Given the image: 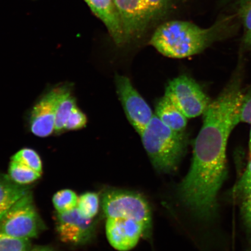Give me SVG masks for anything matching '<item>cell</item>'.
I'll return each mask as SVG.
<instances>
[{
    "mask_svg": "<svg viewBox=\"0 0 251 251\" xmlns=\"http://www.w3.org/2000/svg\"><path fill=\"white\" fill-rule=\"evenodd\" d=\"M243 96L240 81L235 78L203 113L202 126L194 141L192 164L186 175L194 187L213 190L224 183L228 139L240 122Z\"/></svg>",
    "mask_w": 251,
    "mask_h": 251,
    "instance_id": "obj_1",
    "label": "cell"
},
{
    "mask_svg": "<svg viewBox=\"0 0 251 251\" xmlns=\"http://www.w3.org/2000/svg\"><path fill=\"white\" fill-rule=\"evenodd\" d=\"M229 19H224L208 29L190 22L171 21L160 25L149 44L163 55L181 59L200 54L224 37Z\"/></svg>",
    "mask_w": 251,
    "mask_h": 251,
    "instance_id": "obj_2",
    "label": "cell"
},
{
    "mask_svg": "<svg viewBox=\"0 0 251 251\" xmlns=\"http://www.w3.org/2000/svg\"><path fill=\"white\" fill-rule=\"evenodd\" d=\"M140 136L144 149L157 171L164 174L176 171L187 150L186 133L172 130L154 114Z\"/></svg>",
    "mask_w": 251,
    "mask_h": 251,
    "instance_id": "obj_3",
    "label": "cell"
},
{
    "mask_svg": "<svg viewBox=\"0 0 251 251\" xmlns=\"http://www.w3.org/2000/svg\"><path fill=\"white\" fill-rule=\"evenodd\" d=\"M101 205L106 219L134 220L151 233V211L147 201L139 194L122 190H107L103 194Z\"/></svg>",
    "mask_w": 251,
    "mask_h": 251,
    "instance_id": "obj_4",
    "label": "cell"
},
{
    "mask_svg": "<svg viewBox=\"0 0 251 251\" xmlns=\"http://www.w3.org/2000/svg\"><path fill=\"white\" fill-rule=\"evenodd\" d=\"M165 96L188 119L203 114L211 103L199 84L186 75H180L169 81L166 87Z\"/></svg>",
    "mask_w": 251,
    "mask_h": 251,
    "instance_id": "obj_5",
    "label": "cell"
},
{
    "mask_svg": "<svg viewBox=\"0 0 251 251\" xmlns=\"http://www.w3.org/2000/svg\"><path fill=\"white\" fill-rule=\"evenodd\" d=\"M40 225L32 197L28 193L18 201L0 221V233L15 238L30 239L38 234Z\"/></svg>",
    "mask_w": 251,
    "mask_h": 251,
    "instance_id": "obj_6",
    "label": "cell"
},
{
    "mask_svg": "<svg viewBox=\"0 0 251 251\" xmlns=\"http://www.w3.org/2000/svg\"><path fill=\"white\" fill-rule=\"evenodd\" d=\"M118 95L126 116L139 135L154 116L150 105L135 89L130 80L124 75L115 76Z\"/></svg>",
    "mask_w": 251,
    "mask_h": 251,
    "instance_id": "obj_7",
    "label": "cell"
},
{
    "mask_svg": "<svg viewBox=\"0 0 251 251\" xmlns=\"http://www.w3.org/2000/svg\"><path fill=\"white\" fill-rule=\"evenodd\" d=\"M70 85L56 87L45 94L33 106L29 119L31 132L45 138L54 133L56 108L66 94L71 91Z\"/></svg>",
    "mask_w": 251,
    "mask_h": 251,
    "instance_id": "obj_8",
    "label": "cell"
},
{
    "mask_svg": "<svg viewBox=\"0 0 251 251\" xmlns=\"http://www.w3.org/2000/svg\"><path fill=\"white\" fill-rule=\"evenodd\" d=\"M56 229L62 242L71 244L87 243L94 236L96 223L93 219L83 217L77 208L63 213H56Z\"/></svg>",
    "mask_w": 251,
    "mask_h": 251,
    "instance_id": "obj_9",
    "label": "cell"
},
{
    "mask_svg": "<svg viewBox=\"0 0 251 251\" xmlns=\"http://www.w3.org/2000/svg\"><path fill=\"white\" fill-rule=\"evenodd\" d=\"M105 230L109 243L119 251L133 249L141 237L151 234L140 223L121 218L106 219Z\"/></svg>",
    "mask_w": 251,
    "mask_h": 251,
    "instance_id": "obj_10",
    "label": "cell"
},
{
    "mask_svg": "<svg viewBox=\"0 0 251 251\" xmlns=\"http://www.w3.org/2000/svg\"><path fill=\"white\" fill-rule=\"evenodd\" d=\"M124 31L125 43L139 37L149 23L144 0H114Z\"/></svg>",
    "mask_w": 251,
    "mask_h": 251,
    "instance_id": "obj_11",
    "label": "cell"
},
{
    "mask_svg": "<svg viewBox=\"0 0 251 251\" xmlns=\"http://www.w3.org/2000/svg\"><path fill=\"white\" fill-rule=\"evenodd\" d=\"M93 13L105 24L116 45L125 43L124 31L114 0H84Z\"/></svg>",
    "mask_w": 251,
    "mask_h": 251,
    "instance_id": "obj_12",
    "label": "cell"
},
{
    "mask_svg": "<svg viewBox=\"0 0 251 251\" xmlns=\"http://www.w3.org/2000/svg\"><path fill=\"white\" fill-rule=\"evenodd\" d=\"M155 115L172 130L185 132L188 118L167 97L164 96L157 102Z\"/></svg>",
    "mask_w": 251,
    "mask_h": 251,
    "instance_id": "obj_13",
    "label": "cell"
},
{
    "mask_svg": "<svg viewBox=\"0 0 251 251\" xmlns=\"http://www.w3.org/2000/svg\"><path fill=\"white\" fill-rule=\"evenodd\" d=\"M28 187L0 181V221L18 201L29 193Z\"/></svg>",
    "mask_w": 251,
    "mask_h": 251,
    "instance_id": "obj_14",
    "label": "cell"
},
{
    "mask_svg": "<svg viewBox=\"0 0 251 251\" xmlns=\"http://www.w3.org/2000/svg\"><path fill=\"white\" fill-rule=\"evenodd\" d=\"M77 106L76 99L72 95L71 91L62 97L56 110L55 119V133L60 134L65 131V126L71 113Z\"/></svg>",
    "mask_w": 251,
    "mask_h": 251,
    "instance_id": "obj_15",
    "label": "cell"
},
{
    "mask_svg": "<svg viewBox=\"0 0 251 251\" xmlns=\"http://www.w3.org/2000/svg\"><path fill=\"white\" fill-rule=\"evenodd\" d=\"M9 176L14 183L25 185L33 183L40 178L42 174L20 163L11 161L9 167Z\"/></svg>",
    "mask_w": 251,
    "mask_h": 251,
    "instance_id": "obj_16",
    "label": "cell"
},
{
    "mask_svg": "<svg viewBox=\"0 0 251 251\" xmlns=\"http://www.w3.org/2000/svg\"><path fill=\"white\" fill-rule=\"evenodd\" d=\"M99 206V196L96 193H85L78 197L76 208L84 218L92 219L95 217L98 213Z\"/></svg>",
    "mask_w": 251,
    "mask_h": 251,
    "instance_id": "obj_17",
    "label": "cell"
},
{
    "mask_svg": "<svg viewBox=\"0 0 251 251\" xmlns=\"http://www.w3.org/2000/svg\"><path fill=\"white\" fill-rule=\"evenodd\" d=\"M78 197L74 191L65 189L58 191L52 198L56 211L58 213H63L72 211L76 208Z\"/></svg>",
    "mask_w": 251,
    "mask_h": 251,
    "instance_id": "obj_18",
    "label": "cell"
},
{
    "mask_svg": "<svg viewBox=\"0 0 251 251\" xmlns=\"http://www.w3.org/2000/svg\"><path fill=\"white\" fill-rule=\"evenodd\" d=\"M11 161L20 163L42 174L43 165L40 156L35 150L29 148L20 150L12 156Z\"/></svg>",
    "mask_w": 251,
    "mask_h": 251,
    "instance_id": "obj_19",
    "label": "cell"
},
{
    "mask_svg": "<svg viewBox=\"0 0 251 251\" xmlns=\"http://www.w3.org/2000/svg\"><path fill=\"white\" fill-rule=\"evenodd\" d=\"M29 239L15 238L0 233V251H29Z\"/></svg>",
    "mask_w": 251,
    "mask_h": 251,
    "instance_id": "obj_20",
    "label": "cell"
},
{
    "mask_svg": "<svg viewBox=\"0 0 251 251\" xmlns=\"http://www.w3.org/2000/svg\"><path fill=\"white\" fill-rule=\"evenodd\" d=\"M251 191V159L240 179L234 186L233 196L235 199H243Z\"/></svg>",
    "mask_w": 251,
    "mask_h": 251,
    "instance_id": "obj_21",
    "label": "cell"
},
{
    "mask_svg": "<svg viewBox=\"0 0 251 251\" xmlns=\"http://www.w3.org/2000/svg\"><path fill=\"white\" fill-rule=\"evenodd\" d=\"M87 123L86 115L77 106L72 110L65 126V130L75 131L82 129Z\"/></svg>",
    "mask_w": 251,
    "mask_h": 251,
    "instance_id": "obj_22",
    "label": "cell"
},
{
    "mask_svg": "<svg viewBox=\"0 0 251 251\" xmlns=\"http://www.w3.org/2000/svg\"><path fill=\"white\" fill-rule=\"evenodd\" d=\"M149 21L153 20L162 11L169 0H144Z\"/></svg>",
    "mask_w": 251,
    "mask_h": 251,
    "instance_id": "obj_23",
    "label": "cell"
},
{
    "mask_svg": "<svg viewBox=\"0 0 251 251\" xmlns=\"http://www.w3.org/2000/svg\"><path fill=\"white\" fill-rule=\"evenodd\" d=\"M241 20L247 31H251V0H243L238 10Z\"/></svg>",
    "mask_w": 251,
    "mask_h": 251,
    "instance_id": "obj_24",
    "label": "cell"
},
{
    "mask_svg": "<svg viewBox=\"0 0 251 251\" xmlns=\"http://www.w3.org/2000/svg\"><path fill=\"white\" fill-rule=\"evenodd\" d=\"M240 118V122L251 124V90L246 95L243 96Z\"/></svg>",
    "mask_w": 251,
    "mask_h": 251,
    "instance_id": "obj_25",
    "label": "cell"
},
{
    "mask_svg": "<svg viewBox=\"0 0 251 251\" xmlns=\"http://www.w3.org/2000/svg\"><path fill=\"white\" fill-rule=\"evenodd\" d=\"M242 200L241 212L243 218L248 229L251 231V191Z\"/></svg>",
    "mask_w": 251,
    "mask_h": 251,
    "instance_id": "obj_26",
    "label": "cell"
},
{
    "mask_svg": "<svg viewBox=\"0 0 251 251\" xmlns=\"http://www.w3.org/2000/svg\"><path fill=\"white\" fill-rule=\"evenodd\" d=\"M244 43L248 48L251 49V31H247L244 36Z\"/></svg>",
    "mask_w": 251,
    "mask_h": 251,
    "instance_id": "obj_27",
    "label": "cell"
},
{
    "mask_svg": "<svg viewBox=\"0 0 251 251\" xmlns=\"http://www.w3.org/2000/svg\"><path fill=\"white\" fill-rule=\"evenodd\" d=\"M30 251H55V250L51 249V248L49 247H37L34 248L33 249Z\"/></svg>",
    "mask_w": 251,
    "mask_h": 251,
    "instance_id": "obj_28",
    "label": "cell"
},
{
    "mask_svg": "<svg viewBox=\"0 0 251 251\" xmlns=\"http://www.w3.org/2000/svg\"><path fill=\"white\" fill-rule=\"evenodd\" d=\"M250 159H251V129L250 133Z\"/></svg>",
    "mask_w": 251,
    "mask_h": 251,
    "instance_id": "obj_29",
    "label": "cell"
}]
</instances>
